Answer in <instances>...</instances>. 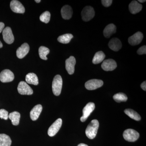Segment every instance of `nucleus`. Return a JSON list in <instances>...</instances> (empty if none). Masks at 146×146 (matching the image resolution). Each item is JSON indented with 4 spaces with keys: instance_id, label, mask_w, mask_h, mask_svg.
Segmentation results:
<instances>
[{
    "instance_id": "35",
    "label": "nucleus",
    "mask_w": 146,
    "mask_h": 146,
    "mask_svg": "<svg viewBox=\"0 0 146 146\" xmlns=\"http://www.w3.org/2000/svg\"><path fill=\"white\" fill-rule=\"evenodd\" d=\"M78 146H88L87 145L84 143H81L79 144Z\"/></svg>"
},
{
    "instance_id": "37",
    "label": "nucleus",
    "mask_w": 146,
    "mask_h": 146,
    "mask_svg": "<svg viewBox=\"0 0 146 146\" xmlns=\"http://www.w3.org/2000/svg\"><path fill=\"white\" fill-rule=\"evenodd\" d=\"M3 47V44L2 43H1V42L0 41V48H2Z\"/></svg>"
},
{
    "instance_id": "38",
    "label": "nucleus",
    "mask_w": 146,
    "mask_h": 146,
    "mask_svg": "<svg viewBox=\"0 0 146 146\" xmlns=\"http://www.w3.org/2000/svg\"><path fill=\"white\" fill-rule=\"evenodd\" d=\"M35 1L36 2V3H39L41 2V1H40V0H35Z\"/></svg>"
},
{
    "instance_id": "33",
    "label": "nucleus",
    "mask_w": 146,
    "mask_h": 146,
    "mask_svg": "<svg viewBox=\"0 0 146 146\" xmlns=\"http://www.w3.org/2000/svg\"><path fill=\"white\" fill-rule=\"evenodd\" d=\"M141 87L144 91H146V82L145 81L141 84Z\"/></svg>"
},
{
    "instance_id": "3",
    "label": "nucleus",
    "mask_w": 146,
    "mask_h": 146,
    "mask_svg": "<svg viewBox=\"0 0 146 146\" xmlns=\"http://www.w3.org/2000/svg\"><path fill=\"white\" fill-rule=\"evenodd\" d=\"M123 138L129 142H135L139 137V133L136 131L131 129H128L124 131Z\"/></svg>"
},
{
    "instance_id": "2",
    "label": "nucleus",
    "mask_w": 146,
    "mask_h": 146,
    "mask_svg": "<svg viewBox=\"0 0 146 146\" xmlns=\"http://www.w3.org/2000/svg\"><path fill=\"white\" fill-rule=\"evenodd\" d=\"M63 85V80L61 76L57 75L54 77L53 80L52 89L53 93L56 96L60 95Z\"/></svg>"
},
{
    "instance_id": "17",
    "label": "nucleus",
    "mask_w": 146,
    "mask_h": 146,
    "mask_svg": "<svg viewBox=\"0 0 146 146\" xmlns=\"http://www.w3.org/2000/svg\"><path fill=\"white\" fill-rule=\"evenodd\" d=\"M143 6L136 1H133L129 5V11L132 14H135L139 13L142 9Z\"/></svg>"
},
{
    "instance_id": "31",
    "label": "nucleus",
    "mask_w": 146,
    "mask_h": 146,
    "mask_svg": "<svg viewBox=\"0 0 146 146\" xmlns=\"http://www.w3.org/2000/svg\"><path fill=\"white\" fill-rule=\"evenodd\" d=\"M137 53L139 55H142L146 54V46H143L141 47L137 50Z\"/></svg>"
},
{
    "instance_id": "1",
    "label": "nucleus",
    "mask_w": 146,
    "mask_h": 146,
    "mask_svg": "<svg viewBox=\"0 0 146 146\" xmlns=\"http://www.w3.org/2000/svg\"><path fill=\"white\" fill-rule=\"evenodd\" d=\"M99 127V123L97 120H92L86 127L85 133L86 136L90 139H93L96 136Z\"/></svg>"
},
{
    "instance_id": "27",
    "label": "nucleus",
    "mask_w": 146,
    "mask_h": 146,
    "mask_svg": "<svg viewBox=\"0 0 146 146\" xmlns=\"http://www.w3.org/2000/svg\"><path fill=\"white\" fill-rule=\"evenodd\" d=\"M50 52V50L48 48L45 46H41L39 47V53L40 57L43 60H46L47 58L46 56Z\"/></svg>"
},
{
    "instance_id": "30",
    "label": "nucleus",
    "mask_w": 146,
    "mask_h": 146,
    "mask_svg": "<svg viewBox=\"0 0 146 146\" xmlns=\"http://www.w3.org/2000/svg\"><path fill=\"white\" fill-rule=\"evenodd\" d=\"M8 112L5 110H0V118L5 120H7L8 118Z\"/></svg>"
},
{
    "instance_id": "20",
    "label": "nucleus",
    "mask_w": 146,
    "mask_h": 146,
    "mask_svg": "<svg viewBox=\"0 0 146 146\" xmlns=\"http://www.w3.org/2000/svg\"><path fill=\"white\" fill-rule=\"evenodd\" d=\"M116 26L113 24H110L106 27L104 30V35L106 38H109L112 35L116 32Z\"/></svg>"
},
{
    "instance_id": "7",
    "label": "nucleus",
    "mask_w": 146,
    "mask_h": 146,
    "mask_svg": "<svg viewBox=\"0 0 146 146\" xmlns=\"http://www.w3.org/2000/svg\"><path fill=\"white\" fill-rule=\"evenodd\" d=\"M103 84V81L101 80L92 79L86 82L85 86L87 90H94L101 87Z\"/></svg>"
},
{
    "instance_id": "26",
    "label": "nucleus",
    "mask_w": 146,
    "mask_h": 146,
    "mask_svg": "<svg viewBox=\"0 0 146 146\" xmlns=\"http://www.w3.org/2000/svg\"><path fill=\"white\" fill-rule=\"evenodd\" d=\"M73 37V35L71 34H65L60 35L58 38V42L63 44H68L70 42L71 39Z\"/></svg>"
},
{
    "instance_id": "21",
    "label": "nucleus",
    "mask_w": 146,
    "mask_h": 146,
    "mask_svg": "<svg viewBox=\"0 0 146 146\" xmlns=\"http://www.w3.org/2000/svg\"><path fill=\"white\" fill-rule=\"evenodd\" d=\"M26 81L27 83L35 85H38L39 83L37 76L34 73H29L26 76Z\"/></svg>"
},
{
    "instance_id": "9",
    "label": "nucleus",
    "mask_w": 146,
    "mask_h": 146,
    "mask_svg": "<svg viewBox=\"0 0 146 146\" xmlns=\"http://www.w3.org/2000/svg\"><path fill=\"white\" fill-rule=\"evenodd\" d=\"M14 78V74L10 70H5L0 73V80L3 83L11 82Z\"/></svg>"
},
{
    "instance_id": "12",
    "label": "nucleus",
    "mask_w": 146,
    "mask_h": 146,
    "mask_svg": "<svg viewBox=\"0 0 146 146\" xmlns=\"http://www.w3.org/2000/svg\"><path fill=\"white\" fill-rule=\"evenodd\" d=\"M117 67L116 61L112 59H106L102 64V68L106 71L114 70Z\"/></svg>"
},
{
    "instance_id": "36",
    "label": "nucleus",
    "mask_w": 146,
    "mask_h": 146,
    "mask_svg": "<svg viewBox=\"0 0 146 146\" xmlns=\"http://www.w3.org/2000/svg\"><path fill=\"white\" fill-rule=\"evenodd\" d=\"M145 2H146L145 0H138V2H140L141 3H143Z\"/></svg>"
},
{
    "instance_id": "23",
    "label": "nucleus",
    "mask_w": 146,
    "mask_h": 146,
    "mask_svg": "<svg viewBox=\"0 0 146 146\" xmlns=\"http://www.w3.org/2000/svg\"><path fill=\"white\" fill-rule=\"evenodd\" d=\"M11 140L10 137L5 134H0V146H10Z\"/></svg>"
},
{
    "instance_id": "28",
    "label": "nucleus",
    "mask_w": 146,
    "mask_h": 146,
    "mask_svg": "<svg viewBox=\"0 0 146 146\" xmlns=\"http://www.w3.org/2000/svg\"><path fill=\"white\" fill-rule=\"evenodd\" d=\"M113 99L117 102H126L127 100V97L125 94L123 93H119L115 94L113 97Z\"/></svg>"
},
{
    "instance_id": "22",
    "label": "nucleus",
    "mask_w": 146,
    "mask_h": 146,
    "mask_svg": "<svg viewBox=\"0 0 146 146\" xmlns=\"http://www.w3.org/2000/svg\"><path fill=\"white\" fill-rule=\"evenodd\" d=\"M8 118L11 120L13 125H18L20 122L21 115L19 112L15 111L10 113L8 115Z\"/></svg>"
},
{
    "instance_id": "4",
    "label": "nucleus",
    "mask_w": 146,
    "mask_h": 146,
    "mask_svg": "<svg viewBox=\"0 0 146 146\" xmlns=\"http://www.w3.org/2000/svg\"><path fill=\"white\" fill-rule=\"evenodd\" d=\"M95 15V10L91 6L85 7L82 9L81 12V16L83 21L88 22L94 18Z\"/></svg>"
},
{
    "instance_id": "13",
    "label": "nucleus",
    "mask_w": 146,
    "mask_h": 146,
    "mask_svg": "<svg viewBox=\"0 0 146 146\" xmlns=\"http://www.w3.org/2000/svg\"><path fill=\"white\" fill-rule=\"evenodd\" d=\"M76 63V58L74 56H71L66 59L65 61V68L69 74H73L74 72Z\"/></svg>"
},
{
    "instance_id": "18",
    "label": "nucleus",
    "mask_w": 146,
    "mask_h": 146,
    "mask_svg": "<svg viewBox=\"0 0 146 146\" xmlns=\"http://www.w3.org/2000/svg\"><path fill=\"white\" fill-rule=\"evenodd\" d=\"M62 18L65 20H69L72 18L73 14V10L70 6H64L61 10Z\"/></svg>"
},
{
    "instance_id": "5",
    "label": "nucleus",
    "mask_w": 146,
    "mask_h": 146,
    "mask_svg": "<svg viewBox=\"0 0 146 146\" xmlns=\"http://www.w3.org/2000/svg\"><path fill=\"white\" fill-rule=\"evenodd\" d=\"M62 124V119L60 118L57 119L49 128L48 131V135L50 137L55 135L60 129Z\"/></svg>"
},
{
    "instance_id": "16",
    "label": "nucleus",
    "mask_w": 146,
    "mask_h": 146,
    "mask_svg": "<svg viewBox=\"0 0 146 146\" xmlns=\"http://www.w3.org/2000/svg\"><path fill=\"white\" fill-rule=\"evenodd\" d=\"M122 43L121 41L117 38L111 39L108 43V46L110 49L114 51H118L122 48Z\"/></svg>"
},
{
    "instance_id": "14",
    "label": "nucleus",
    "mask_w": 146,
    "mask_h": 146,
    "mask_svg": "<svg viewBox=\"0 0 146 146\" xmlns=\"http://www.w3.org/2000/svg\"><path fill=\"white\" fill-rule=\"evenodd\" d=\"M143 38V35L141 32H138L128 39V42L131 46H136L140 44Z\"/></svg>"
},
{
    "instance_id": "10",
    "label": "nucleus",
    "mask_w": 146,
    "mask_h": 146,
    "mask_svg": "<svg viewBox=\"0 0 146 146\" xmlns=\"http://www.w3.org/2000/svg\"><path fill=\"white\" fill-rule=\"evenodd\" d=\"M3 36L4 40L9 44H12L14 42V36L12 30L9 27H6L3 31Z\"/></svg>"
},
{
    "instance_id": "25",
    "label": "nucleus",
    "mask_w": 146,
    "mask_h": 146,
    "mask_svg": "<svg viewBox=\"0 0 146 146\" xmlns=\"http://www.w3.org/2000/svg\"><path fill=\"white\" fill-rule=\"evenodd\" d=\"M125 113L128 115L131 118L136 120L140 121L141 119V117L140 115L136 112V111L131 109H127L124 110Z\"/></svg>"
},
{
    "instance_id": "32",
    "label": "nucleus",
    "mask_w": 146,
    "mask_h": 146,
    "mask_svg": "<svg viewBox=\"0 0 146 146\" xmlns=\"http://www.w3.org/2000/svg\"><path fill=\"white\" fill-rule=\"evenodd\" d=\"M101 1L103 5L105 7H108L110 6L112 2V0H102Z\"/></svg>"
},
{
    "instance_id": "15",
    "label": "nucleus",
    "mask_w": 146,
    "mask_h": 146,
    "mask_svg": "<svg viewBox=\"0 0 146 146\" xmlns=\"http://www.w3.org/2000/svg\"><path fill=\"white\" fill-rule=\"evenodd\" d=\"M29 46L27 43H24L16 51V55L19 58H23L29 52Z\"/></svg>"
},
{
    "instance_id": "8",
    "label": "nucleus",
    "mask_w": 146,
    "mask_h": 146,
    "mask_svg": "<svg viewBox=\"0 0 146 146\" xmlns=\"http://www.w3.org/2000/svg\"><path fill=\"white\" fill-rule=\"evenodd\" d=\"M95 108V105L94 103L89 102L84 108L82 112L83 115L80 118V121L82 122L86 121L90 114L93 112Z\"/></svg>"
},
{
    "instance_id": "29",
    "label": "nucleus",
    "mask_w": 146,
    "mask_h": 146,
    "mask_svg": "<svg viewBox=\"0 0 146 146\" xmlns=\"http://www.w3.org/2000/svg\"><path fill=\"white\" fill-rule=\"evenodd\" d=\"M50 13L48 11H45L42 13L39 17L40 21L45 23H48L50 21Z\"/></svg>"
},
{
    "instance_id": "19",
    "label": "nucleus",
    "mask_w": 146,
    "mask_h": 146,
    "mask_svg": "<svg viewBox=\"0 0 146 146\" xmlns=\"http://www.w3.org/2000/svg\"><path fill=\"white\" fill-rule=\"evenodd\" d=\"M42 110V106L41 105L38 104L35 106L30 112V117L33 121H35L39 118Z\"/></svg>"
},
{
    "instance_id": "11",
    "label": "nucleus",
    "mask_w": 146,
    "mask_h": 146,
    "mask_svg": "<svg viewBox=\"0 0 146 146\" xmlns=\"http://www.w3.org/2000/svg\"><path fill=\"white\" fill-rule=\"evenodd\" d=\"M10 7L11 10L15 13H25V8L24 6L20 1L17 0H13L11 2Z\"/></svg>"
},
{
    "instance_id": "24",
    "label": "nucleus",
    "mask_w": 146,
    "mask_h": 146,
    "mask_svg": "<svg viewBox=\"0 0 146 146\" xmlns=\"http://www.w3.org/2000/svg\"><path fill=\"white\" fill-rule=\"evenodd\" d=\"M105 56V54L102 51L98 52L94 55L92 62L94 64H99L103 61Z\"/></svg>"
},
{
    "instance_id": "34",
    "label": "nucleus",
    "mask_w": 146,
    "mask_h": 146,
    "mask_svg": "<svg viewBox=\"0 0 146 146\" xmlns=\"http://www.w3.org/2000/svg\"><path fill=\"white\" fill-rule=\"evenodd\" d=\"M5 24L2 22H0V33L3 31L4 29Z\"/></svg>"
},
{
    "instance_id": "6",
    "label": "nucleus",
    "mask_w": 146,
    "mask_h": 146,
    "mask_svg": "<svg viewBox=\"0 0 146 146\" xmlns=\"http://www.w3.org/2000/svg\"><path fill=\"white\" fill-rule=\"evenodd\" d=\"M18 91L21 95H31L33 94V91L31 87L24 81L21 82L18 84Z\"/></svg>"
}]
</instances>
